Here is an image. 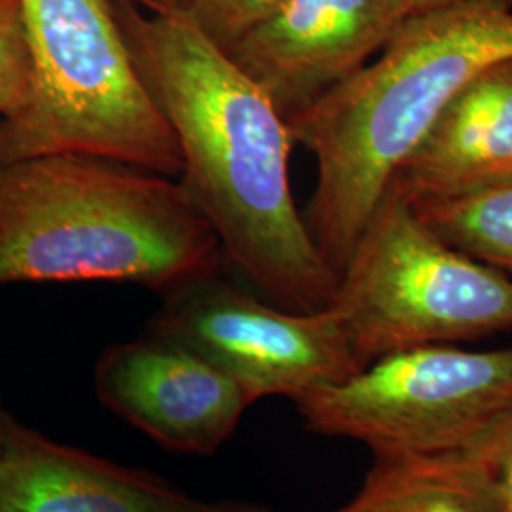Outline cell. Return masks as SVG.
I'll return each mask as SVG.
<instances>
[{
    "label": "cell",
    "instance_id": "6da1fadb",
    "mask_svg": "<svg viewBox=\"0 0 512 512\" xmlns=\"http://www.w3.org/2000/svg\"><path fill=\"white\" fill-rule=\"evenodd\" d=\"M129 54L181 152L179 183L270 304L332 306L338 274L313 243L289 181V122L234 59L175 10L120 19Z\"/></svg>",
    "mask_w": 512,
    "mask_h": 512
},
{
    "label": "cell",
    "instance_id": "7a4b0ae2",
    "mask_svg": "<svg viewBox=\"0 0 512 512\" xmlns=\"http://www.w3.org/2000/svg\"><path fill=\"white\" fill-rule=\"evenodd\" d=\"M512 61L507 0H463L404 19L359 73L289 120L294 145L317 162L302 213L338 274L397 167L478 74Z\"/></svg>",
    "mask_w": 512,
    "mask_h": 512
},
{
    "label": "cell",
    "instance_id": "3957f363",
    "mask_svg": "<svg viewBox=\"0 0 512 512\" xmlns=\"http://www.w3.org/2000/svg\"><path fill=\"white\" fill-rule=\"evenodd\" d=\"M222 262L179 179L73 152L0 165V285L110 281L165 296Z\"/></svg>",
    "mask_w": 512,
    "mask_h": 512
},
{
    "label": "cell",
    "instance_id": "277c9868",
    "mask_svg": "<svg viewBox=\"0 0 512 512\" xmlns=\"http://www.w3.org/2000/svg\"><path fill=\"white\" fill-rule=\"evenodd\" d=\"M33 99L0 118V165L90 154L179 179L181 152L129 54L109 0H19Z\"/></svg>",
    "mask_w": 512,
    "mask_h": 512
},
{
    "label": "cell",
    "instance_id": "5b68a950",
    "mask_svg": "<svg viewBox=\"0 0 512 512\" xmlns=\"http://www.w3.org/2000/svg\"><path fill=\"white\" fill-rule=\"evenodd\" d=\"M332 308L363 365L399 349L512 330V277L461 255L387 188L338 279Z\"/></svg>",
    "mask_w": 512,
    "mask_h": 512
},
{
    "label": "cell",
    "instance_id": "8992f818",
    "mask_svg": "<svg viewBox=\"0 0 512 512\" xmlns=\"http://www.w3.org/2000/svg\"><path fill=\"white\" fill-rule=\"evenodd\" d=\"M294 404L310 431L372 456L465 452L512 416V348L399 349Z\"/></svg>",
    "mask_w": 512,
    "mask_h": 512
},
{
    "label": "cell",
    "instance_id": "52a82bcc",
    "mask_svg": "<svg viewBox=\"0 0 512 512\" xmlns=\"http://www.w3.org/2000/svg\"><path fill=\"white\" fill-rule=\"evenodd\" d=\"M148 334L217 366L253 404L266 397L296 403L365 368L332 306L283 310L220 279L219 272L165 294Z\"/></svg>",
    "mask_w": 512,
    "mask_h": 512
},
{
    "label": "cell",
    "instance_id": "ba28073f",
    "mask_svg": "<svg viewBox=\"0 0 512 512\" xmlns=\"http://www.w3.org/2000/svg\"><path fill=\"white\" fill-rule=\"evenodd\" d=\"M93 389L114 416L188 456L217 454L253 406L217 366L154 334L103 349Z\"/></svg>",
    "mask_w": 512,
    "mask_h": 512
},
{
    "label": "cell",
    "instance_id": "9c48e42d",
    "mask_svg": "<svg viewBox=\"0 0 512 512\" xmlns=\"http://www.w3.org/2000/svg\"><path fill=\"white\" fill-rule=\"evenodd\" d=\"M404 19L397 0H283L226 54L289 122L366 67Z\"/></svg>",
    "mask_w": 512,
    "mask_h": 512
},
{
    "label": "cell",
    "instance_id": "30bf717a",
    "mask_svg": "<svg viewBox=\"0 0 512 512\" xmlns=\"http://www.w3.org/2000/svg\"><path fill=\"white\" fill-rule=\"evenodd\" d=\"M0 512H270L205 501L160 476L48 439L12 420L0 454Z\"/></svg>",
    "mask_w": 512,
    "mask_h": 512
},
{
    "label": "cell",
    "instance_id": "8fae6325",
    "mask_svg": "<svg viewBox=\"0 0 512 512\" xmlns=\"http://www.w3.org/2000/svg\"><path fill=\"white\" fill-rule=\"evenodd\" d=\"M512 179V61L478 74L440 110L387 188L408 203Z\"/></svg>",
    "mask_w": 512,
    "mask_h": 512
},
{
    "label": "cell",
    "instance_id": "7c38bea8",
    "mask_svg": "<svg viewBox=\"0 0 512 512\" xmlns=\"http://www.w3.org/2000/svg\"><path fill=\"white\" fill-rule=\"evenodd\" d=\"M338 512H497L480 444L437 456H374L357 494Z\"/></svg>",
    "mask_w": 512,
    "mask_h": 512
},
{
    "label": "cell",
    "instance_id": "4fadbf2b",
    "mask_svg": "<svg viewBox=\"0 0 512 512\" xmlns=\"http://www.w3.org/2000/svg\"><path fill=\"white\" fill-rule=\"evenodd\" d=\"M410 205L446 245L512 275V179L454 198Z\"/></svg>",
    "mask_w": 512,
    "mask_h": 512
},
{
    "label": "cell",
    "instance_id": "5bb4252c",
    "mask_svg": "<svg viewBox=\"0 0 512 512\" xmlns=\"http://www.w3.org/2000/svg\"><path fill=\"white\" fill-rule=\"evenodd\" d=\"M33 59L19 0H0V118H14L33 99Z\"/></svg>",
    "mask_w": 512,
    "mask_h": 512
},
{
    "label": "cell",
    "instance_id": "9a60e30c",
    "mask_svg": "<svg viewBox=\"0 0 512 512\" xmlns=\"http://www.w3.org/2000/svg\"><path fill=\"white\" fill-rule=\"evenodd\" d=\"M283 4V0H177L167 10L181 12L224 52Z\"/></svg>",
    "mask_w": 512,
    "mask_h": 512
},
{
    "label": "cell",
    "instance_id": "2e32d148",
    "mask_svg": "<svg viewBox=\"0 0 512 512\" xmlns=\"http://www.w3.org/2000/svg\"><path fill=\"white\" fill-rule=\"evenodd\" d=\"M480 452L492 478L497 512H512V416L480 442Z\"/></svg>",
    "mask_w": 512,
    "mask_h": 512
},
{
    "label": "cell",
    "instance_id": "e0dca14e",
    "mask_svg": "<svg viewBox=\"0 0 512 512\" xmlns=\"http://www.w3.org/2000/svg\"><path fill=\"white\" fill-rule=\"evenodd\" d=\"M397 2L401 4L406 18H412V16H421V14H429L435 10L454 6L463 0H397Z\"/></svg>",
    "mask_w": 512,
    "mask_h": 512
},
{
    "label": "cell",
    "instance_id": "ac0fdd59",
    "mask_svg": "<svg viewBox=\"0 0 512 512\" xmlns=\"http://www.w3.org/2000/svg\"><path fill=\"white\" fill-rule=\"evenodd\" d=\"M12 420H14V416L6 410V406L0 401V454H2L4 440H6V435H8V429H10Z\"/></svg>",
    "mask_w": 512,
    "mask_h": 512
}]
</instances>
